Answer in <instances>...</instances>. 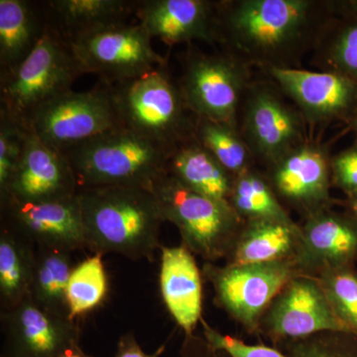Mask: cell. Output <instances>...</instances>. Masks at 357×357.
I'll return each instance as SVG.
<instances>
[{
  "label": "cell",
  "instance_id": "obj_29",
  "mask_svg": "<svg viewBox=\"0 0 357 357\" xmlns=\"http://www.w3.org/2000/svg\"><path fill=\"white\" fill-rule=\"evenodd\" d=\"M194 137L232 177L251 168L253 156L238 128L197 117Z\"/></svg>",
  "mask_w": 357,
  "mask_h": 357
},
{
  "label": "cell",
  "instance_id": "obj_17",
  "mask_svg": "<svg viewBox=\"0 0 357 357\" xmlns=\"http://www.w3.org/2000/svg\"><path fill=\"white\" fill-rule=\"evenodd\" d=\"M331 160L325 148L305 141L269 167L268 181L281 202L307 218L331 208Z\"/></svg>",
  "mask_w": 357,
  "mask_h": 357
},
{
  "label": "cell",
  "instance_id": "obj_23",
  "mask_svg": "<svg viewBox=\"0 0 357 357\" xmlns=\"http://www.w3.org/2000/svg\"><path fill=\"white\" fill-rule=\"evenodd\" d=\"M301 237L297 223L270 220L243 222L227 264H257L292 260Z\"/></svg>",
  "mask_w": 357,
  "mask_h": 357
},
{
  "label": "cell",
  "instance_id": "obj_37",
  "mask_svg": "<svg viewBox=\"0 0 357 357\" xmlns=\"http://www.w3.org/2000/svg\"><path fill=\"white\" fill-rule=\"evenodd\" d=\"M61 357H91L88 356V354H84L83 351L79 347H76V349H72V351L66 352L64 356Z\"/></svg>",
  "mask_w": 357,
  "mask_h": 357
},
{
  "label": "cell",
  "instance_id": "obj_12",
  "mask_svg": "<svg viewBox=\"0 0 357 357\" xmlns=\"http://www.w3.org/2000/svg\"><path fill=\"white\" fill-rule=\"evenodd\" d=\"M244 98L239 132L253 157L270 167L305 142L299 114L274 89L256 84Z\"/></svg>",
  "mask_w": 357,
  "mask_h": 357
},
{
  "label": "cell",
  "instance_id": "obj_11",
  "mask_svg": "<svg viewBox=\"0 0 357 357\" xmlns=\"http://www.w3.org/2000/svg\"><path fill=\"white\" fill-rule=\"evenodd\" d=\"M259 331L275 342L301 340L321 333H347L318 279L304 275L294 277L282 289L263 314Z\"/></svg>",
  "mask_w": 357,
  "mask_h": 357
},
{
  "label": "cell",
  "instance_id": "obj_38",
  "mask_svg": "<svg viewBox=\"0 0 357 357\" xmlns=\"http://www.w3.org/2000/svg\"><path fill=\"white\" fill-rule=\"evenodd\" d=\"M349 199V208H351V213H354V215L357 218V194L354 195V196H352Z\"/></svg>",
  "mask_w": 357,
  "mask_h": 357
},
{
  "label": "cell",
  "instance_id": "obj_10",
  "mask_svg": "<svg viewBox=\"0 0 357 357\" xmlns=\"http://www.w3.org/2000/svg\"><path fill=\"white\" fill-rule=\"evenodd\" d=\"M204 273L213 285L218 306L251 333L259 332L268 307L299 275L292 260L225 266L208 262Z\"/></svg>",
  "mask_w": 357,
  "mask_h": 357
},
{
  "label": "cell",
  "instance_id": "obj_15",
  "mask_svg": "<svg viewBox=\"0 0 357 357\" xmlns=\"http://www.w3.org/2000/svg\"><path fill=\"white\" fill-rule=\"evenodd\" d=\"M292 258L299 275L317 277L328 270L352 267L357 260V218L328 208L305 218Z\"/></svg>",
  "mask_w": 357,
  "mask_h": 357
},
{
  "label": "cell",
  "instance_id": "obj_6",
  "mask_svg": "<svg viewBox=\"0 0 357 357\" xmlns=\"http://www.w3.org/2000/svg\"><path fill=\"white\" fill-rule=\"evenodd\" d=\"M83 75L70 45L46 26L31 54L13 72L0 75V112L26 126L40 107L72 91Z\"/></svg>",
  "mask_w": 357,
  "mask_h": 357
},
{
  "label": "cell",
  "instance_id": "obj_9",
  "mask_svg": "<svg viewBox=\"0 0 357 357\" xmlns=\"http://www.w3.org/2000/svg\"><path fill=\"white\" fill-rule=\"evenodd\" d=\"M26 128L59 151L122 128L107 84L86 91H70L40 107Z\"/></svg>",
  "mask_w": 357,
  "mask_h": 357
},
{
  "label": "cell",
  "instance_id": "obj_28",
  "mask_svg": "<svg viewBox=\"0 0 357 357\" xmlns=\"http://www.w3.org/2000/svg\"><path fill=\"white\" fill-rule=\"evenodd\" d=\"M229 203L243 222L270 220L296 223L275 194L268 178L252 168L234 178Z\"/></svg>",
  "mask_w": 357,
  "mask_h": 357
},
{
  "label": "cell",
  "instance_id": "obj_24",
  "mask_svg": "<svg viewBox=\"0 0 357 357\" xmlns=\"http://www.w3.org/2000/svg\"><path fill=\"white\" fill-rule=\"evenodd\" d=\"M46 30L40 2L0 0V75L13 72Z\"/></svg>",
  "mask_w": 357,
  "mask_h": 357
},
{
  "label": "cell",
  "instance_id": "obj_7",
  "mask_svg": "<svg viewBox=\"0 0 357 357\" xmlns=\"http://www.w3.org/2000/svg\"><path fill=\"white\" fill-rule=\"evenodd\" d=\"M181 62L178 84L192 114L238 128L241 102L249 88L248 66L227 52L204 54L194 48Z\"/></svg>",
  "mask_w": 357,
  "mask_h": 357
},
{
  "label": "cell",
  "instance_id": "obj_27",
  "mask_svg": "<svg viewBox=\"0 0 357 357\" xmlns=\"http://www.w3.org/2000/svg\"><path fill=\"white\" fill-rule=\"evenodd\" d=\"M35 248L17 234L0 230V301L2 310L20 304L29 295Z\"/></svg>",
  "mask_w": 357,
  "mask_h": 357
},
{
  "label": "cell",
  "instance_id": "obj_19",
  "mask_svg": "<svg viewBox=\"0 0 357 357\" xmlns=\"http://www.w3.org/2000/svg\"><path fill=\"white\" fill-rule=\"evenodd\" d=\"M218 1L139 0L135 17L152 39L168 46L204 41L218 44Z\"/></svg>",
  "mask_w": 357,
  "mask_h": 357
},
{
  "label": "cell",
  "instance_id": "obj_21",
  "mask_svg": "<svg viewBox=\"0 0 357 357\" xmlns=\"http://www.w3.org/2000/svg\"><path fill=\"white\" fill-rule=\"evenodd\" d=\"M134 0H49L41 1L46 26L68 44L102 28L128 23L135 16Z\"/></svg>",
  "mask_w": 357,
  "mask_h": 357
},
{
  "label": "cell",
  "instance_id": "obj_26",
  "mask_svg": "<svg viewBox=\"0 0 357 357\" xmlns=\"http://www.w3.org/2000/svg\"><path fill=\"white\" fill-rule=\"evenodd\" d=\"M70 255L72 252L58 249L35 248L34 267L28 295L37 306L67 318H69L68 284L75 267Z\"/></svg>",
  "mask_w": 357,
  "mask_h": 357
},
{
  "label": "cell",
  "instance_id": "obj_39",
  "mask_svg": "<svg viewBox=\"0 0 357 357\" xmlns=\"http://www.w3.org/2000/svg\"><path fill=\"white\" fill-rule=\"evenodd\" d=\"M349 126H351L352 130L357 133V114H356V116L352 119V121L349 122Z\"/></svg>",
  "mask_w": 357,
  "mask_h": 357
},
{
  "label": "cell",
  "instance_id": "obj_33",
  "mask_svg": "<svg viewBox=\"0 0 357 357\" xmlns=\"http://www.w3.org/2000/svg\"><path fill=\"white\" fill-rule=\"evenodd\" d=\"M29 129L0 112V195L6 192L24 152Z\"/></svg>",
  "mask_w": 357,
  "mask_h": 357
},
{
  "label": "cell",
  "instance_id": "obj_14",
  "mask_svg": "<svg viewBox=\"0 0 357 357\" xmlns=\"http://www.w3.org/2000/svg\"><path fill=\"white\" fill-rule=\"evenodd\" d=\"M2 357H61L79 347L76 321L37 306L29 296L1 311Z\"/></svg>",
  "mask_w": 357,
  "mask_h": 357
},
{
  "label": "cell",
  "instance_id": "obj_8",
  "mask_svg": "<svg viewBox=\"0 0 357 357\" xmlns=\"http://www.w3.org/2000/svg\"><path fill=\"white\" fill-rule=\"evenodd\" d=\"M140 23H122L89 33L69 43L84 75L95 74L107 84L137 79L168 66L152 48Z\"/></svg>",
  "mask_w": 357,
  "mask_h": 357
},
{
  "label": "cell",
  "instance_id": "obj_5",
  "mask_svg": "<svg viewBox=\"0 0 357 357\" xmlns=\"http://www.w3.org/2000/svg\"><path fill=\"white\" fill-rule=\"evenodd\" d=\"M164 222L173 223L183 245L208 262L227 257L243 222L229 202L192 191L164 174L152 185Z\"/></svg>",
  "mask_w": 357,
  "mask_h": 357
},
{
  "label": "cell",
  "instance_id": "obj_30",
  "mask_svg": "<svg viewBox=\"0 0 357 357\" xmlns=\"http://www.w3.org/2000/svg\"><path fill=\"white\" fill-rule=\"evenodd\" d=\"M102 253H93L73 269L67 290L69 318L76 321L96 309L109 293V279Z\"/></svg>",
  "mask_w": 357,
  "mask_h": 357
},
{
  "label": "cell",
  "instance_id": "obj_25",
  "mask_svg": "<svg viewBox=\"0 0 357 357\" xmlns=\"http://www.w3.org/2000/svg\"><path fill=\"white\" fill-rule=\"evenodd\" d=\"M167 173L192 191L229 202L234 178L195 137L174 150L167 163Z\"/></svg>",
  "mask_w": 357,
  "mask_h": 357
},
{
  "label": "cell",
  "instance_id": "obj_3",
  "mask_svg": "<svg viewBox=\"0 0 357 357\" xmlns=\"http://www.w3.org/2000/svg\"><path fill=\"white\" fill-rule=\"evenodd\" d=\"M174 150L126 128L100 134L62 153L79 188L152 185L167 172Z\"/></svg>",
  "mask_w": 357,
  "mask_h": 357
},
{
  "label": "cell",
  "instance_id": "obj_18",
  "mask_svg": "<svg viewBox=\"0 0 357 357\" xmlns=\"http://www.w3.org/2000/svg\"><path fill=\"white\" fill-rule=\"evenodd\" d=\"M79 188L65 155L29 130L22 158L0 202L56 201L77 196Z\"/></svg>",
  "mask_w": 357,
  "mask_h": 357
},
{
  "label": "cell",
  "instance_id": "obj_1",
  "mask_svg": "<svg viewBox=\"0 0 357 357\" xmlns=\"http://www.w3.org/2000/svg\"><path fill=\"white\" fill-rule=\"evenodd\" d=\"M328 17V1H218V44L246 66L294 68L314 50Z\"/></svg>",
  "mask_w": 357,
  "mask_h": 357
},
{
  "label": "cell",
  "instance_id": "obj_4",
  "mask_svg": "<svg viewBox=\"0 0 357 357\" xmlns=\"http://www.w3.org/2000/svg\"><path fill=\"white\" fill-rule=\"evenodd\" d=\"M109 86L122 128L173 150L194 137L197 116L168 66Z\"/></svg>",
  "mask_w": 357,
  "mask_h": 357
},
{
  "label": "cell",
  "instance_id": "obj_31",
  "mask_svg": "<svg viewBox=\"0 0 357 357\" xmlns=\"http://www.w3.org/2000/svg\"><path fill=\"white\" fill-rule=\"evenodd\" d=\"M317 279L338 321L347 333L357 335V273L354 266L328 270Z\"/></svg>",
  "mask_w": 357,
  "mask_h": 357
},
{
  "label": "cell",
  "instance_id": "obj_35",
  "mask_svg": "<svg viewBox=\"0 0 357 357\" xmlns=\"http://www.w3.org/2000/svg\"><path fill=\"white\" fill-rule=\"evenodd\" d=\"M333 184L349 198L357 194V141L331 160Z\"/></svg>",
  "mask_w": 357,
  "mask_h": 357
},
{
  "label": "cell",
  "instance_id": "obj_22",
  "mask_svg": "<svg viewBox=\"0 0 357 357\" xmlns=\"http://www.w3.org/2000/svg\"><path fill=\"white\" fill-rule=\"evenodd\" d=\"M314 50L321 70L357 84V0L328 1V17Z\"/></svg>",
  "mask_w": 357,
  "mask_h": 357
},
{
  "label": "cell",
  "instance_id": "obj_20",
  "mask_svg": "<svg viewBox=\"0 0 357 357\" xmlns=\"http://www.w3.org/2000/svg\"><path fill=\"white\" fill-rule=\"evenodd\" d=\"M160 291L164 304L178 326L191 335L202 321L203 287L194 255L184 245L161 246Z\"/></svg>",
  "mask_w": 357,
  "mask_h": 357
},
{
  "label": "cell",
  "instance_id": "obj_16",
  "mask_svg": "<svg viewBox=\"0 0 357 357\" xmlns=\"http://www.w3.org/2000/svg\"><path fill=\"white\" fill-rule=\"evenodd\" d=\"M282 91L312 124L344 121L357 114V84L332 72L299 68L268 70Z\"/></svg>",
  "mask_w": 357,
  "mask_h": 357
},
{
  "label": "cell",
  "instance_id": "obj_36",
  "mask_svg": "<svg viewBox=\"0 0 357 357\" xmlns=\"http://www.w3.org/2000/svg\"><path fill=\"white\" fill-rule=\"evenodd\" d=\"M162 351H163V349H160L153 354H146L141 349L139 344L136 342L133 333H129L119 340L114 357H158Z\"/></svg>",
  "mask_w": 357,
  "mask_h": 357
},
{
  "label": "cell",
  "instance_id": "obj_32",
  "mask_svg": "<svg viewBox=\"0 0 357 357\" xmlns=\"http://www.w3.org/2000/svg\"><path fill=\"white\" fill-rule=\"evenodd\" d=\"M291 357H357V335L321 333L301 340H286Z\"/></svg>",
  "mask_w": 357,
  "mask_h": 357
},
{
  "label": "cell",
  "instance_id": "obj_34",
  "mask_svg": "<svg viewBox=\"0 0 357 357\" xmlns=\"http://www.w3.org/2000/svg\"><path fill=\"white\" fill-rule=\"evenodd\" d=\"M202 324L206 342L213 351L227 352L230 357H291L273 347L248 344L230 335H222L204 319H202Z\"/></svg>",
  "mask_w": 357,
  "mask_h": 357
},
{
  "label": "cell",
  "instance_id": "obj_2",
  "mask_svg": "<svg viewBox=\"0 0 357 357\" xmlns=\"http://www.w3.org/2000/svg\"><path fill=\"white\" fill-rule=\"evenodd\" d=\"M88 248L131 260L154 258L164 222L153 192L140 187L79 188Z\"/></svg>",
  "mask_w": 357,
  "mask_h": 357
},
{
  "label": "cell",
  "instance_id": "obj_13",
  "mask_svg": "<svg viewBox=\"0 0 357 357\" xmlns=\"http://www.w3.org/2000/svg\"><path fill=\"white\" fill-rule=\"evenodd\" d=\"M1 227L35 248L73 251L88 248L77 196L40 203L0 202Z\"/></svg>",
  "mask_w": 357,
  "mask_h": 357
}]
</instances>
